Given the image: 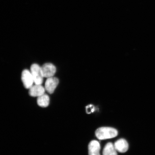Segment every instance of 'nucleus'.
<instances>
[{
    "label": "nucleus",
    "instance_id": "1",
    "mask_svg": "<svg viewBox=\"0 0 155 155\" xmlns=\"http://www.w3.org/2000/svg\"><path fill=\"white\" fill-rule=\"evenodd\" d=\"M95 134L97 138L99 140H105L117 136L118 131L114 128L101 127L97 129Z\"/></svg>",
    "mask_w": 155,
    "mask_h": 155
},
{
    "label": "nucleus",
    "instance_id": "3",
    "mask_svg": "<svg viewBox=\"0 0 155 155\" xmlns=\"http://www.w3.org/2000/svg\"><path fill=\"white\" fill-rule=\"evenodd\" d=\"M21 79L25 88L26 89H30L34 83L31 71L27 69L23 71L21 74Z\"/></svg>",
    "mask_w": 155,
    "mask_h": 155
},
{
    "label": "nucleus",
    "instance_id": "6",
    "mask_svg": "<svg viewBox=\"0 0 155 155\" xmlns=\"http://www.w3.org/2000/svg\"><path fill=\"white\" fill-rule=\"evenodd\" d=\"M45 89L41 84H36L33 86L29 89V94L31 96L38 97L45 94Z\"/></svg>",
    "mask_w": 155,
    "mask_h": 155
},
{
    "label": "nucleus",
    "instance_id": "4",
    "mask_svg": "<svg viewBox=\"0 0 155 155\" xmlns=\"http://www.w3.org/2000/svg\"><path fill=\"white\" fill-rule=\"evenodd\" d=\"M42 75L44 78L53 77L56 72V68L53 64L47 63L44 64L41 67Z\"/></svg>",
    "mask_w": 155,
    "mask_h": 155
},
{
    "label": "nucleus",
    "instance_id": "10",
    "mask_svg": "<svg viewBox=\"0 0 155 155\" xmlns=\"http://www.w3.org/2000/svg\"><path fill=\"white\" fill-rule=\"evenodd\" d=\"M50 98L47 94H45L38 97L37 103L39 106L42 107H47L49 105Z\"/></svg>",
    "mask_w": 155,
    "mask_h": 155
},
{
    "label": "nucleus",
    "instance_id": "9",
    "mask_svg": "<svg viewBox=\"0 0 155 155\" xmlns=\"http://www.w3.org/2000/svg\"><path fill=\"white\" fill-rule=\"evenodd\" d=\"M103 155H117L114 145L111 143L107 144L103 151Z\"/></svg>",
    "mask_w": 155,
    "mask_h": 155
},
{
    "label": "nucleus",
    "instance_id": "5",
    "mask_svg": "<svg viewBox=\"0 0 155 155\" xmlns=\"http://www.w3.org/2000/svg\"><path fill=\"white\" fill-rule=\"evenodd\" d=\"M59 82V80L56 77L48 78L46 81L45 86V90L50 94H53Z\"/></svg>",
    "mask_w": 155,
    "mask_h": 155
},
{
    "label": "nucleus",
    "instance_id": "7",
    "mask_svg": "<svg viewBox=\"0 0 155 155\" xmlns=\"http://www.w3.org/2000/svg\"><path fill=\"white\" fill-rule=\"evenodd\" d=\"M114 145L116 150L120 153H125L128 150V143L124 139L117 140Z\"/></svg>",
    "mask_w": 155,
    "mask_h": 155
},
{
    "label": "nucleus",
    "instance_id": "2",
    "mask_svg": "<svg viewBox=\"0 0 155 155\" xmlns=\"http://www.w3.org/2000/svg\"><path fill=\"white\" fill-rule=\"evenodd\" d=\"M30 70L35 84H42L44 77L42 74L41 67L37 64H34L31 66Z\"/></svg>",
    "mask_w": 155,
    "mask_h": 155
},
{
    "label": "nucleus",
    "instance_id": "8",
    "mask_svg": "<svg viewBox=\"0 0 155 155\" xmlns=\"http://www.w3.org/2000/svg\"><path fill=\"white\" fill-rule=\"evenodd\" d=\"M88 148L89 155H100V145L98 141L95 140L91 141L89 143Z\"/></svg>",
    "mask_w": 155,
    "mask_h": 155
},
{
    "label": "nucleus",
    "instance_id": "11",
    "mask_svg": "<svg viewBox=\"0 0 155 155\" xmlns=\"http://www.w3.org/2000/svg\"><path fill=\"white\" fill-rule=\"evenodd\" d=\"M87 113L90 114L91 112H93L94 111V106L91 104L87 106L86 107Z\"/></svg>",
    "mask_w": 155,
    "mask_h": 155
}]
</instances>
